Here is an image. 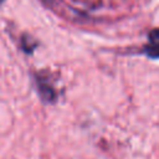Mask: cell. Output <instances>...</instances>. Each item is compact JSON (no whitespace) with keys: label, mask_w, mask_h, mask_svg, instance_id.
I'll list each match as a JSON object with an SVG mask.
<instances>
[{"label":"cell","mask_w":159,"mask_h":159,"mask_svg":"<svg viewBox=\"0 0 159 159\" xmlns=\"http://www.w3.org/2000/svg\"><path fill=\"white\" fill-rule=\"evenodd\" d=\"M142 53L153 60L159 58V29H154L148 34V40L143 46Z\"/></svg>","instance_id":"obj_1"},{"label":"cell","mask_w":159,"mask_h":159,"mask_svg":"<svg viewBox=\"0 0 159 159\" xmlns=\"http://www.w3.org/2000/svg\"><path fill=\"white\" fill-rule=\"evenodd\" d=\"M37 86H39V92H40V94H41V97H42L43 101L52 102L55 99V92H53L52 87H50L42 80H39L37 81Z\"/></svg>","instance_id":"obj_2"},{"label":"cell","mask_w":159,"mask_h":159,"mask_svg":"<svg viewBox=\"0 0 159 159\" xmlns=\"http://www.w3.org/2000/svg\"><path fill=\"white\" fill-rule=\"evenodd\" d=\"M0 1H2V0H0Z\"/></svg>","instance_id":"obj_3"}]
</instances>
